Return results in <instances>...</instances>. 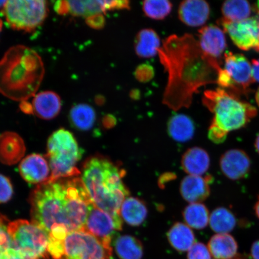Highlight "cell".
I'll use <instances>...</instances> for the list:
<instances>
[{
  "label": "cell",
  "instance_id": "cell-7",
  "mask_svg": "<svg viewBox=\"0 0 259 259\" xmlns=\"http://www.w3.org/2000/svg\"><path fill=\"white\" fill-rule=\"evenodd\" d=\"M9 234L11 247L31 259H47L49 234L41 227L27 220H18L10 223Z\"/></svg>",
  "mask_w": 259,
  "mask_h": 259
},
{
  "label": "cell",
  "instance_id": "cell-25",
  "mask_svg": "<svg viewBox=\"0 0 259 259\" xmlns=\"http://www.w3.org/2000/svg\"><path fill=\"white\" fill-rule=\"evenodd\" d=\"M167 236L171 247L180 252L189 251L196 242L192 230L183 223L174 225L167 232Z\"/></svg>",
  "mask_w": 259,
  "mask_h": 259
},
{
  "label": "cell",
  "instance_id": "cell-17",
  "mask_svg": "<svg viewBox=\"0 0 259 259\" xmlns=\"http://www.w3.org/2000/svg\"><path fill=\"white\" fill-rule=\"evenodd\" d=\"M210 14L208 3L203 0H187L181 3L178 15L184 24L199 27L205 24Z\"/></svg>",
  "mask_w": 259,
  "mask_h": 259
},
{
  "label": "cell",
  "instance_id": "cell-26",
  "mask_svg": "<svg viewBox=\"0 0 259 259\" xmlns=\"http://www.w3.org/2000/svg\"><path fill=\"white\" fill-rule=\"evenodd\" d=\"M160 46V38L154 30L144 29L139 32L135 41V51L139 57L148 58L156 56Z\"/></svg>",
  "mask_w": 259,
  "mask_h": 259
},
{
  "label": "cell",
  "instance_id": "cell-23",
  "mask_svg": "<svg viewBox=\"0 0 259 259\" xmlns=\"http://www.w3.org/2000/svg\"><path fill=\"white\" fill-rule=\"evenodd\" d=\"M122 220L132 226H139L147 218V206L137 197H128L122 202L119 210Z\"/></svg>",
  "mask_w": 259,
  "mask_h": 259
},
{
  "label": "cell",
  "instance_id": "cell-11",
  "mask_svg": "<svg viewBox=\"0 0 259 259\" xmlns=\"http://www.w3.org/2000/svg\"><path fill=\"white\" fill-rule=\"evenodd\" d=\"M220 23L240 50H254L259 53V15L239 22H229L222 19Z\"/></svg>",
  "mask_w": 259,
  "mask_h": 259
},
{
  "label": "cell",
  "instance_id": "cell-32",
  "mask_svg": "<svg viewBox=\"0 0 259 259\" xmlns=\"http://www.w3.org/2000/svg\"><path fill=\"white\" fill-rule=\"evenodd\" d=\"M146 16L155 20H161L169 15L172 5L166 0H148L142 5Z\"/></svg>",
  "mask_w": 259,
  "mask_h": 259
},
{
  "label": "cell",
  "instance_id": "cell-20",
  "mask_svg": "<svg viewBox=\"0 0 259 259\" xmlns=\"http://www.w3.org/2000/svg\"><path fill=\"white\" fill-rule=\"evenodd\" d=\"M180 192L186 201L190 203H200L209 195L208 181L201 176L189 175L181 183Z\"/></svg>",
  "mask_w": 259,
  "mask_h": 259
},
{
  "label": "cell",
  "instance_id": "cell-34",
  "mask_svg": "<svg viewBox=\"0 0 259 259\" xmlns=\"http://www.w3.org/2000/svg\"><path fill=\"white\" fill-rule=\"evenodd\" d=\"M187 259H212L208 247L201 242H195L188 251Z\"/></svg>",
  "mask_w": 259,
  "mask_h": 259
},
{
  "label": "cell",
  "instance_id": "cell-13",
  "mask_svg": "<svg viewBox=\"0 0 259 259\" xmlns=\"http://www.w3.org/2000/svg\"><path fill=\"white\" fill-rule=\"evenodd\" d=\"M54 9L59 15L69 14L87 19L109 11L108 1L100 0L58 1L55 3Z\"/></svg>",
  "mask_w": 259,
  "mask_h": 259
},
{
  "label": "cell",
  "instance_id": "cell-39",
  "mask_svg": "<svg viewBox=\"0 0 259 259\" xmlns=\"http://www.w3.org/2000/svg\"><path fill=\"white\" fill-rule=\"evenodd\" d=\"M252 76L254 82H259V59L252 61Z\"/></svg>",
  "mask_w": 259,
  "mask_h": 259
},
{
  "label": "cell",
  "instance_id": "cell-45",
  "mask_svg": "<svg viewBox=\"0 0 259 259\" xmlns=\"http://www.w3.org/2000/svg\"><path fill=\"white\" fill-rule=\"evenodd\" d=\"M7 1H0V9H3Z\"/></svg>",
  "mask_w": 259,
  "mask_h": 259
},
{
  "label": "cell",
  "instance_id": "cell-46",
  "mask_svg": "<svg viewBox=\"0 0 259 259\" xmlns=\"http://www.w3.org/2000/svg\"><path fill=\"white\" fill-rule=\"evenodd\" d=\"M2 28H3V22L1 20V19H0V32H1V31L2 30Z\"/></svg>",
  "mask_w": 259,
  "mask_h": 259
},
{
  "label": "cell",
  "instance_id": "cell-27",
  "mask_svg": "<svg viewBox=\"0 0 259 259\" xmlns=\"http://www.w3.org/2000/svg\"><path fill=\"white\" fill-rule=\"evenodd\" d=\"M116 254L119 259H142L144 248L142 243L131 235L118 236L114 242Z\"/></svg>",
  "mask_w": 259,
  "mask_h": 259
},
{
  "label": "cell",
  "instance_id": "cell-31",
  "mask_svg": "<svg viewBox=\"0 0 259 259\" xmlns=\"http://www.w3.org/2000/svg\"><path fill=\"white\" fill-rule=\"evenodd\" d=\"M223 19L229 22H239L249 18L251 7L245 0H229L222 6Z\"/></svg>",
  "mask_w": 259,
  "mask_h": 259
},
{
  "label": "cell",
  "instance_id": "cell-5",
  "mask_svg": "<svg viewBox=\"0 0 259 259\" xmlns=\"http://www.w3.org/2000/svg\"><path fill=\"white\" fill-rule=\"evenodd\" d=\"M203 103L214 115L209 138L216 144L224 142L229 132L244 127L257 113L255 107L222 88L206 91Z\"/></svg>",
  "mask_w": 259,
  "mask_h": 259
},
{
  "label": "cell",
  "instance_id": "cell-21",
  "mask_svg": "<svg viewBox=\"0 0 259 259\" xmlns=\"http://www.w3.org/2000/svg\"><path fill=\"white\" fill-rule=\"evenodd\" d=\"M181 164L184 170L190 176H202L209 169L210 158L203 149L193 147L184 153Z\"/></svg>",
  "mask_w": 259,
  "mask_h": 259
},
{
  "label": "cell",
  "instance_id": "cell-18",
  "mask_svg": "<svg viewBox=\"0 0 259 259\" xmlns=\"http://www.w3.org/2000/svg\"><path fill=\"white\" fill-rule=\"evenodd\" d=\"M62 103L56 93L46 91L34 96L32 103V112L45 120L56 118L61 111Z\"/></svg>",
  "mask_w": 259,
  "mask_h": 259
},
{
  "label": "cell",
  "instance_id": "cell-28",
  "mask_svg": "<svg viewBox=\"0 0 259 259\" xmlns=\"http://www.w3.org/2000/svg\"><path fill=\"white\" fill-rule=\"evenodd\" d=\"M69 119L74 128L81 131H87L95 125L96 114L92 106L81 103L71 109Z\"/></svg>",
  "mask_w": 259,
  "mask_h": 259
},
{
  "label": "cell",
  "instance_id": "cell-35",
  "mask_svg": "<svg viewBox=\"0 0 259 259\" xmlns=\"http://www.w3.org/2000/svg\"><path fill=\"white\" fill-rule=\"evenodd\" d=\"M14 190L9 178L0 174V203H6L11 199Z\"/></svg>",
  "mask_w": 259,
  "mask_h": 259
},
{
  "label": "cell",
  "instance_id": "cell-44",
  "mask_svg": "<svg viewBox=\"0 0 259 259\" xmlns=\"http://www.w3.org/2000/svg\"><path fill=\"white\" fill-rule=\"evenodd\" d=\"M255 11L259 15V1L257 2L256 5L254 6Z\"/></svg>",
  "mask_w": 259,
  "mask_h": 259
},
{
  "label": "cell",
  "instance_id": "cell-29",
  "mask_svg": "<svg viewBox=\"0 0 259 259\" xmlns=\"http://www.w3.org/2000/svg\"><path fill=\"white\" fill-rule=\"evenodd\" d=\"M183 218L190 228L200 230L208 226L210 215L205 205L201 203H193L189 204L184 209Z\"/></svg>",
  "mask_w": 259,
  "mask_h": 259
},
{
  "label": "cell",
  "instance_id": "cell-47",
  "mask_svg": "<svg viewBox=\"0 0 259 259\" xmlns=\"http://www.w3.org/2000/svg\"><path fill=\"white\" fill-rule=\"evenodd\" d=\"M232 259H242V258H232Z\"/></svg>",
  "mask_w": 259,
  "mask_h": 259
},
{
  "label": "cell",
  "instance_id": "cell-42",
  "mask_svg": "<svg viewBox=\"0 0 259 259\" xmlns=\"http://www.w3.org/2000/svg\"><path fill=\"white\" fill-rule=\"evenodd\" d=\"M254 145L255 149H256V150L259 154V135L257 136L256 139H255Z\"/></svg>",
  "mask_w": 259,
  "mask_h": 259
},
{
  "label": "cell",
  "instance_id": "cell-24",
  "mask_svg": "<svg viewBox=\"0 0 259 259\" xmlns=\"http://www.w3.org/2000/svg\"><path fill=\"white\" fill-rule=\"evenodd\" d=\"M168 134L178 142H186L191 140L195 132V125L189 116L176 114L171 116L167 124Z\"/></svg>",
  "mask_w": 259,
  "mask_h": 259
},
{
  "label": "cell",
  "instance_id": "cell-1",
  "mask_svg": "<svg viewBox=\"0 0 259 259\" xmlns=\"http://www.w3.org/2000/svg\"><path fill=\"white\" fill-rule=\"evenodd\" d=\"M158 53L168 73L163 103L175 111L189 107L202 86L217 83L222 69L218 61L203 53L190 34L170 35Z\"/></svg>",
  "mask_w": 259,
  "mask_h": 259
},
{
  "label": "cell",
  "instance_id": "cell-19",
  "mask_svg": "<svg viewBox=\"0 0 259 259\" xmlns=\"http://www.w3.org/2000/svg\"><path fill=\"white\" fill-rule=\"evenodd\" d=\"M25 147L20 136L7 132L0 135V161L6 164H14L24 156Z\"/></svg>",
  "mask_w": 259,
  "mask_h": 259
},
{
  "label": "cell",
  "instance_id": "cell-41",
  "mask_svg": "<svg viewBox=\"0 0 259 259\" xmlns=\"http://www.w3.org/2000/svg\"><path fill=\"white\" fill-rule=\"evenodd\" d=\"M255 214H256L257 218L259 219V197L256 203H255L254 206Z\"/></svg>",
  "mask_w": 259,
  "mask_h": 259
},
{
  "label": "cell",
  "instance_id": "cell-33",
  "mask_svg": "<svg viewBox=\"0 0 259 259\" xmlns=\"http://www.w3.org/2000/svg\"><path fill=\"white\" fill-rule=\"evenodd\" d=\"M9 220L0 213V259L5 252L11 247V239L8 232Z\"/></svg>",
  "mask_w": 259,
  "mask_h": 259
},
{
  "label": "cell",
  "instance_id": "cell-9",
  "mask_svg": "<svg viewBox=\"0 0 259 259\" xmlns=\"http://www.w3.org/2000/svg\"><path fill=\"white\" fill-rule=\"evenodd\" d=\"M111 244L96 237L85 230L68 234L61 259H112Z\"/></svg>",
  "mask_w": 259,
  "mask_h": 259
},
{
  "label": "cell",
  "instance_id": "cell-38",
  "mask_svg": "<svg viewBox=\"0 0 259 259\" xmlns=\"http://www.w3.org/2000/svg\"><path fill=\"white\" fill-rule=\"evenodd\" d=\"M105 18L102 15L93 16V17L87 19V23L94 28H102L105 25Z\"/></svg>",
  "mask_w": 259,
  "mask_h": 259
},
{
  "label": "cell",
  "instance_id": "cell-8",
  "mask_svg": "<svg viewBox=\"0 0 259 259\" xmlns=\"http://www.w3.org/2000/svg\"><path fill=\"white\" fill-rule=\"evenodd\" d=\"M10 27L31 32L44 23L48 13V3L42 0H10L2 9Z\"/></svg>",
  "mask_w": 259,
  "mask_h": 259
},
{
  "label": "cell",
  "instance_id": "cell-40",
  "mask_svg": "<svg viewBox=\"0 0 259 259\" xmlns=\"http://www.w3.org/2000/svg\"><path fill=\"white\" fill-rule=\"evenodd\" d=\"M251 254L253 259H259V240L255 241L252 245Z\"/></svg>",
  "mask_w": 259,
  "mask_h": 259
},
{
  "label": "cell",
  "instance_id": "cell-12",
  "mask_svg": "<svg viewBox=\"0 0 259 259\" xmlns=\"http://www.w3.org/2000/svg\"><path fill=\"white\" fill-rule=\"evenodd\" d=\"M122 220L121 216L112 215L93 203L83 229L100 240L111 244L116 233L122 229Z\"/></svg>",
  "mask_w": 259,
  "mask_h": 259
},
{
  "label": "cell",
  "instance_id": "cell-30",
  "mask_svg": "<svg viewBox=\"0 0 259 259\" xmlns=\"http://www.w3.org/2000/svg\"><path fill=\"white\" fill-rule=\"evenodd\" d=\"M236 220L234 213L227 208L219 207L210 215L209 224L217 234H229L235 228Z\"/></svg>",
  "mask_w": 259,
  "mask_h": 259
},
{
  "label": "cell",
  "instance_id": "cell-6",
  "mask_svg": "<svg viewBox=\"0 0 259 259\" xmlns=\"http://www.w3.org/2000/svg\"><path fill=\"white\" fill-rule=\"evenodd\" d=\"M82 151L72 133L64 128L54 132L48 139L47 158L51 174L48 181L76 177L80 174L76 164Z\"/></svg>",
  "mask_w": 259,
  "mask_h": 259
},
{
  "label": "cell",
  "instance_id": "cell-43",
  "mask_svg": "<svg viewBox=\"0 0 259 259\" xmlns=\"http://www.w3.org/2000/svg\"><path fill=\"white\" fill-rule=\"evenodd\" d=\"M255 100H256V102L259 107V88L257 91L256 94H255Z\"/></svg>",
  "mask_w": 259,
  "mask_h": 259
},
{
  "label": "cell",
  "instance_id": "cell-22",
  "mask_svg": "<svg viewBox=\"0 0 259 259\" xmlns=\"http://www.w3.org/2000/svg\"><path fill=\"white\" fill-rule=\"evenodd\" d=\"M210 254L215 259H232L238 251V244L229 234L213 235L208 242Z\"/></svg>",
  "mask_w": 259,
  "mask_h": 259
},
{
  "label": "cell",
  "instance_id": "cell-10",
  "mask_svg": "<svg viewBox=\"0 0 259 259\" xmlns=\"http://www.w3.org/2000/svg\"><path fill=\"white\" fill-rule=\"evenodd\" d=\"M224 57L225 67L220 71L217 83L222 89L246 95L254 82L251 64L242 54L226 52Z\"/></svg>",
  "mask_w": 259,
  "mask_h": 259
},
{
  "label": "cell",
  "instance_id": "cell-36",
  "mask_svg": "<svg viewBox=\"0 0 259 259\" xmlns=\"http://www.w3.org/2000/svg\"><path fill=\"white\" fill-rule=\"evenodd\" d=\"M153 69L148 65H142L136 71L135 75L137 78L142 82L150 80L153 76Z\"/></svg>",
  "mask_w": 259,
  "mask_h": 259
},
{
  "label": "cell",
  "instance_id": "cell-2",
  "mask_svg": "<svg viewBox=\"0 0 259 259\" xmlns=\"http://www.w3.org/2000/svg\"><path fill=\"white\" fill-rule=\"evenodd\" d=\"M32 222L49 234H69L85 227L92 200L78 177L47 181L31 194Z\"/></svg>",
  "mask_w": 259,
  "mask_h": 259
},
{
  "label": "cell",
  "instance_id": "cell-3",
  "mask_svg": "<svg viewBox=\"0 0 259 259\" xmlns=\"http://www.w3.org/2000/svg\"><path fill=\"white\" fill-rule=\"evenodd\" d=\"M44 74L39 55L30 48L16 45L0 60V93L14 101L26 102L36 95Z\"/></svg>",
  "mask_w": 259,
  "mask_h": 259
},
{
  "label": "cell",
  "instance_id": "cell-16",
  "mask_svg": "<svg viewBox=\"0 0 259 259\" xmlns=\"http://www.w3.org/2000/svg\"><path fill=\"white\" fill-rule=\"evenodd\" d=\"M19 172L25 181L31 184H43L50 179V166L43 155H28L19 165Z\"/></svg>",
  "mask_w": 259,
  "mask_h": 259
},
{
  "label": "cell",
  "instance_id": "cell-4",
  "mask_svg": "<svg viewBox=\"0 0 259 259\" xmlns=\"http://www.w3.org/2000/svg\"><path fill=\"white\" fill-rule=\"evenodd\" d=\"M124 175V170L106 157L97 155L87 160L82 180L94 205L112 215L120 216L122 203L129 196L122 181Z\"/></svg>",
  "mask_w": 259,
  "mask_h": 259
},
{
  "label": "cell",
  "instance_id": "cell-14",
  "mask_svg": "<svg viewBox=\"0 0 259 259\" xmlns=\"http://www.w3.org/2000/svg\"><path fill=\"white\" fill-rule=\"evenodd\" d=\"M199 44L203 53L220 63V58L226 50L225 32L218 26H205L199 31Z\"/></svg>",
  "mask_w": 259,
  "mask_h": 259
},
{
  "label": "cell",
  "instance_id": "cell-15",
  "mask_svg": "<svg viewBox=\"0 0 259 259\" xmlns=\"http://www.w3.org/2000/svg\"><path fill=\"white\" fill-rule=\"evenodd\" d=\"M223 174L232 180H241L248 174L251 167L250 157L244 151L232 149L223 154L220 159Z\"/></svg>",
  "mask_w": 259,
  "mask_h": 259
},
{
  "label": "cell",
  "instance_id": "cell-37",
  "mask_svg": "<svg viewBox=\"0 0 259 259\" xmlns=\"http://www.w3.org/2000/svg\"><path fill=\"white\" fill-rule=\"evenodd\" d=\"M2 259H31L21 252L12 247L8 249L3 255Z\"/></svg>",
  "mask_w": 259,
  "mask_h": 259
}]
</instances>
